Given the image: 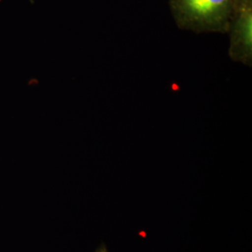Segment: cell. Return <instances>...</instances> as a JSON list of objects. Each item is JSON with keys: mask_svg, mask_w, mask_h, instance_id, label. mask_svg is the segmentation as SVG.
I'll use <instances>...</instances> for the list:
<instances>
[{"mask_svg": "<svg viewBox=\"0 0 252 252\" xmlns=\"http://www.w3.org/2000/svg\"><path fill=\"white\" fill-rule=\"evenodd\" d=\"M94 252H108V251L107 247L104 244H101Z\"/></svg>", "mask_w": 252, "mask_h": 252, "instance_id": "cell-4", "label": "cell"}, {"mask_svg": "<svg viewBox=\"0 0 252 252\" xmlns=\"http://www.w3.org/2000/svg\"><path fill=\"white\" fill-rule=\"evenodd\" d=\"M229 56L235 63L252 65V5L235 7L228 27Z\"/></svg>", "mask_w": 252, "mask_h": 252, "instance_id": "cell-2", "label": "cell"}, {"mask_svg": "<svg viewBox=\"0 0 252 252\" xmlns=\"http://www.w3.org/2000/svg\"><path fill=\"white\" fill-rule=\"evenodd\" d=\"M235 7L244 6V5H252V0H234Z\"/></svg>", "mask_w": 252, "mask_h": 252, "instance_id": "cell-3", "label": "cell"}, {"mask_svg": "<svg viewBox=\"0 0 252 252\" xmlns=\"http://www.w3.org/2000/svg\"><path fill=\"white\" fill-rule=\"evenodd\" d=\"M178 27L196 34L228 31L235 5L234 0H170Z\"/></svg>", "mask_w": 252, "mask_h": 252, "instance_id": "cell-1", "label": "cell"}]
</instances>
